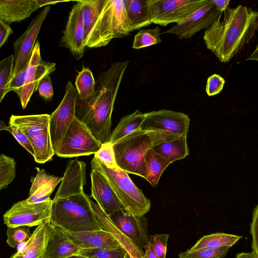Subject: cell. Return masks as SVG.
<instances>
[{
	"instance_id": "cell-1",
	"label": "cell",
	"mask_w": 258,
	"mask_h": 258,
	"mask_svg": "<svg viewBox=\"0 0 258 258\" xmlns=\"http://www.w3.org/2000/svg\"><path fill=\"white\" fill-rule=\"evenodd\" d=\"M207 29L203 39L208 49L221 62H228L254 36L258 12L242 5L228 8Z\"/></svg>"
},
{
	"instance_id": "cell-2",
	"label": "cell",
	"mask_w": 258,
	"mask_h": 258,
	"mask_svg": "<svg viewBox=\"0 0 258 258\" xmlns=\"http://www.w3.org/2000/svg\"><path fill=\"white\" fill-rule=\"evenodd\" d=\"M128 60L114 62L98 77L90 102L76 108L81 120L101 144L109 142L111 135V116L116 95Z\"/></svg>"
},
{
	"instance_id": "cell-3",
	"label": "cell",
	"mask_w": 258,
	"mask_h": 258,
	"mask_svg": "<svg viewBox=\"0 0 258 258\" xmlns=\"http://www.w3.org/2000/svg\"><path fill=\"white\" fill-rule=\"evenodd\" d=\"M83 9L84 45L91 48L107 45L114 38L127 36L125 0H80Z\"/></svg>"
},
{
	"instance_id": "cell-4",
	"label": "cell",
	"mask_w": 258,
	"mask_h": 258,
	"mask_svg": "<svg viewBox=\"0 0 258 258\" xmlns=\"http://www.w3.org/2000/svg\"><path fill=\"white\" fill-rule=\"evenodd\" d=\"M178 137V135L162 131L134 132L113 144L116 164L127 173L145 178V159L148 151L155 145Z\"/></svg>"
},
{
	"instance_id": "cell-5",
	"label": "cell",
	"mask_w": 258,
	"mask_h": 258,
	"mask_svg": "<svg viewBox=\"0 0 258 258\" xmlns=\"http://www.w3.org/2000/svg\"><path fill=\"white\" fill-rule=\"evenodd\" d=\"M50 222L71 232L102 229L91 207V200L85 193L52 200Z\"/></svg>"
},
{
	"instance_id": "cell-6",
	"label": "cell",
	"mask_w": 258,
	"mask_h": 258,
	"mask_svg": "<svg viewBox=\"0 0 258 258\" xmlns=\"http://www.w3.org/2000/svg\"><path fill=\"white\" fill-rule=\"evenodd\" d=\"M92 169L101 172L107 178L124 208L133 215L142 216L149 212L151 201L129 177L128 173L117 167L110 168L94 157Z\"/></svg>"
},
{
	"instance_id": "cell-7",
	"label": "cell",
	"mask_w": 258,
	"mask_h": 258,
	"mask_svg": "<svg viewBox=\"0 0 258 258\" xmlns=\"http://www.w3.org/2000/svg\"><path fill=\"white\" fill-rule=\"evenodd\" d=\"M101 145L86 125L76 116L55 154L63 158L88 156L97 152Z\"/></svg>"
},
{
	"instance_id": "cell-8",
	"label": "cell",
	"mask_w": 258,
	"mask_h": 258,
	"mask_svg": "<svg viewBox=\"0 0 258 258\" xmlns=\"http://www.w3.org/2000/svg\"><path fill=\"white\" fill-rule=\"evenodd\" d=\"M210 0H148L152 23L162 26L178 23Z\"/></svg>"
},
{
	"instance_id": "cell-9",
	"label": "cell",
	"mask_w": 258,
	"mask_h": 258,
	"mask_svg": "<svg viewBox=\"0 0 258 258\" xmlns=\"http://www.w3.org/2000/svg\"><path fill=\"white\" fill-rule=\"evenodd\" d=\"M52 200L31 203L26 200L15 203L4 215L7 227L38 226L50 222Z\"/></svg>"
},
{
	"instance_id": "cell-10",
	"label": "cell",
	"mask_w": 258,
	"mask_h": 258,
	"mask_svg": "<svg viewBox=\"0 0 258 258\" xmlns=\"http://www.w3.org/2000/svg\"><path fill=\"white\" fill-rule=\"evenodd\" d=\"M77 98L76 89L71 81H68L62 100L57 108L50 115L49 129L55 153L76 117Z\"/></svg>"
},
{
	"instance_id": "cell-11",
	"label": "cell",
	"mask_w": 258,
	"mask_h": 258,
	"mask_svg": "<svg viewBox=\"0 0 258 258\" xmlns=\"http://www.w3.org/2000/svg\"><path fill=\"white\" fill-rule=\"evenodd\" d=\"M50 10L49 6L43 9L31 21L26 30L15 42L13 77L27 69L36 42V38Z\"/></svg>"
},
{
	"instance_id": "cell-12",
	"label": "cell",
	"mask_w": 258,
	"mask_h": 258,
	"mask_svg": "<svg viewBox=\"0 0 258 258\" xmlns=\"http://www.w3.org/2000/svg\"><path fill=\"white\" fill-rule=\"evenodd\" d=\"M189 122L188 116L184 113L161 109L145 113L140 130L162 131L187 136Z\"/></svg>"
},
{
	"instance_id": "cell-13",
	"label": "cell",
	"mask_w": 258,
	"mask_h": 258,
	"mask_svg": "<svg viewBox=\"0 0 258 258\" xmlns=\"http://www.w3.org/2000/svg\"><path fill=\"white\" fill-rule=\"evenodd\" d=\"M220 12L212 0L196 10L168 30L161 33H172L179 39H187L203 29L209 28L219 17Z\"/></svg>"
},
{
	"instance_id": "cell-14",
	"label": "cell",
	"mask_w": 258,
	"mask_h": 258,
	"mask_svg": "<svg viewBox=\"0 0 258 258\" xmlns=\"http://www.w3.org/2000/svg\"><path fill=\"white\" fill-rule=\"evenodd\" d=\"M72 7L70 13L66 28L60 40V46L69 49L77 60L81 59L84 54L85 28L83 9L79 1Z\"/></svg>"
},
{
	"instance_id": "cell-15",
	"label": "cell",
	"mask_w": 258,
	"mask_h": 258,
	"mask_svg": "<svg viewBox=\"0 0 258 258\" xmlns=\"http://www.w3.org/2000/svg\"><path fill=\"white\" fill-rule=\"evenodd\" d=\"M56 69L54 62L44 61L41 54L40 43L37 41L26 70L25 82L21 96V105L25 109L30 99L36 90L41 80Z\"/></svg>"
},
{
	"instance_id": "cell-16",
	"label": "cell",
	"mask_w": 258,
	"mask_h": 258,
	"mask_svg": "<svg viewBox=\"0 0 258 258\" xmlns=\"http://www.w3.org/2000/svg\"><path fill=\"white\" fill-rule=\"evenodd\" d=\"M113 223L135 245L144 248L148 243L146 219L136 216L125 209L115 211L109 216Z\"/></svg>"
},
{
	"instance_id": "cell-17",
	"label": "cell",
	"mask_w": 258,
	"mask_h": 258,
	"mask_svg": "<svg viewBox=\"0 0 258 258\" xmlns=\"http://www.w3.org/2000/svg\"><path fill=\"white\" fill-rule=\"evenodd\" d=\"M91 197L108 215L125 209L106 177L96 169L91 172Z\"/></svg>"
},
{
	"instance_id": "cell-18",
	"label": "cell",
	"mask_w": 258,
	"mask_h": 258,
	"mask_svg": "<svg viewBox=\"0 0 258 258\" xmlns=\"http://www.w3.org/2000/svg\"><path fill=\"white\" fill-rule=\"evenodd\" d=\"M86 164L77 159L70 160L60 185L53 200L65 199L85 194L83 187L86 183Z\"/></svg>"
},
{
	"instance_id": "cell-19",
	"label": "cell",
	"mask_w": 258,
	"mask_h": 258,
	"mask_svg": "<svg viewBox=\"0 0 258 258\" xmlns=\"http://www.w3.org/2000/svg\"><path fill=\"white\" fill-rule=\"evenodd\" d=\"M81 249L50 222L46 224V245L43 258H67Z\"/></svg>"
},
{
	"instance_id": "cell-20",
	"label": "cell",
	"mask_w": 258,
	"mask_h": 258,
	"mask_svg": "<svg viewBox=\"0 0 258 258\" xmlns=\"http://www.w3.org/2000/svg\"><path fill=\"white\" fill-rule=\"evenodd\" d=\"M61 1L46 0H1L0 19L10 24L20 22L46 5H55Z\"/></svg>"
},
{
	"instance_id": "cell-21",
	"label": "cell",
	"mask_w": 258,
	"mask_h": 258,
	"mask_svg": "<svg viewBox=\"0 0 258 258\" xmlns=\"http://www.w3.org/2000/svg\"><path fill=\"white\" fill-rule=\"evenodd\" d=\"M61 230L81 249L122 247L112 235L102 229L80 232H71Z\"/></svg>"
},
{
	"instance_id": "cell-22",
	"label": "cell",
	"mask_w": 258,
	"mask_h": 258,
	"mask_svg": "<svg viewBox=\"0 0 258 258\" xmlns=\"http://www.w3.org/2000/svg\"><path fill=\"white\" fill-rule=\"evenodd\" d=\"M91 205L101 229L112 235L133 258H143V250L132 242L97 204L91 201Z\"/></svg>"
},
{
	"instance_id": "cell-23",
	"label": "cell",
	"mask_w": 258,
	"mask_h": 258,
	"mask_svg": "<svg viewBox=\"0 0 258 258\" xmlns=\"http://www.w3.org/2000/svg\"><path fill=\"white\" fill-rule=\"evenodd\" d=\"M36 169L37 173L35 177H31L29 197L26 199L31 203H40L50 199L54 188L62 179L47 173L44 169L37 167Z\"/></svg>"
},
{
	"instance_id": "cell-24",
	"label": "cell",
	"mask_w": 258,
	"mask_h": 258,
	"mask_svg": "<svg viewBox=\"0 0 258 258\" xmlns=\"http://www.w3.org/2000/svg\"><path fill=\"white\" fill-rule=\"evenodd\" d=\"M49 118L48 114L12 115L9 124L19 128L30 140L49 128Z\"/></svg>"
},
{
	"instance_id": "cell-25",
	"label": "cell",
	"mask_w": 258,
	"mask_h": 258,
	"mask_svg": "<svg viewBox=\"0 0 258 258\" xmlns=\"http://www.w3.org/2000/svg\"><path fill=\"white\" fill-rule=\"evenodd\" d=\"M125 10L130 32L152 24L148 0H125Z\"/></svg>"
},
{
	"instance_id": "cell-26",
	"label": "cell",
	"mask_w": 258,
	"mask_h": 258,
	"mask_svg": "<svg viewBox=\"0 0 258 258\" xmlns=\"http://www.w3.org/2000/svg\"><path fill=\"white\" fill-rule=\"evenodd\" d=\"M46 224L37 226L25 247L10 258H43L46 245Z\"/></svg>"
},
{
	"instance_id": "cell-27",
	"label": "cell",
	"mask_w": 258,
	"mask_h": 258,
	"mask_svg": "<svg viewBox=\"0 0 258 258\" xmlns=\"http://www.w3.org/2000/svg\"><path fill=\"white\" fill-rule=\"evenodd\" d=\"M152 149L170 164L189 155L186 136L163 142Z\"/></svg>"
},
{
	"instance_id": "cell-28",
	"label": "cell",
	"mask_w": 258,
	"mask_h": 258,
	"mask_svg": "<svg viewBox=\"0 0 258 258\" xmlns=\"http://www.w3.org/2000/svg\"><path fill=\"white\" fill-rule=\"evenodd\" d=\"M95 81L92 72L88 68H84L76 77V89L78 98L76 108L88 104L95 91Z\"/></svg>"
},
{
	"instance_id": "cell-29",
	"label": "cell",
	"mask_w": 258,
	"mask_h": 258,
	"mask_svg": "<svg viewBox=\"0 0 258 258\" xmlns=\"http://www.w3.org/2000/svg\"><path fill=\"white\" fill-rule=\"evenodd\" d=\"M145 117V113H143L139 110L122 117L112 132L109 142L113 144L121 138L140 130Z\"/></svg>"
},
{
	"instance_id": "cell-30",
	"label": "cell",
	"mask_w": 258,
	"mask_h": 258,
	"mask_svg": "<svg viewBox=\"0 0 258 258\" xmlns=\"http://www.w3.org/2000/svg\"><path fill=\"white\" fill-rule=\"evenodd\" d=\"M242 236L225 233H215L201 238L189 250L203 248L218 249L223 247H231Z\"/></svg>"
},
{
	"instance_id": "cell-31",
	"label": "cell",
	"mask_w": 258,
	"mask_h": 258,
	"mask_svg": "<svg viewBox=\"0 0 258 258\" xmlns=\"http://www.w3.org/2000/svg\"><path fill=\"white\" fill-rule=\"evenodd\" d=\"M145 164V179L156 187L161 175L170 163L151 149L146 157Z\"/></svg>"
},
{
	"instance_id": "cell-32",
	"label": "cell",
	"mask_w": 258,
	"mask_h": 258,
	"mask_svg": "<svg viewBox=\"0 0 258 258\" xmlns=\"http://www.w3.org/2000/svg\"><path fill=\"white\" fill-rule=\"evenodd\" d=\"M30 141L34 152L33 157L36 162L44 163L50 160L55 154L53 149L49 128Z\"/></svg>"
},
{
	"instance_id": "cell-33",
	"label": "cell",
	"mask_w": 258,
	"mask_h": 258,
	"mask_svg": "<svg viewBox=\"0 0 258 258\" xmlns=\"http://www.w3.org/2000/svg\"><path fill=\"white\" fill-rule=\"evenodd\" d=\"M160 31L158 26L140 30L134 36L132 47L139 49L160 43Z\"/></svg>"
},
{
	"instance_id": "cell-34",
	"label": "cell",
	"mask_w": 258,
	"mask_h": 258,
	"mask_svg": "<svg viewBox=\"0 0 258 258\" xmlns=\"http://www.w3.org/2000/svg\"><path fill=\"white\" fill-rule=\"evenodd\" d=\"M14 55H11L0 62V102L10 92V82L13 77Z\"/></svg>"
},
{
	"instance_id": "cell-35",
	"label": "cell",
	"mask_w": 258,
	"mask_h": 258,
	"mask_svg": "<svg viewBox=\"0 0 258 258\" xmlns=\"http://www.w3.org/2000/svg\"><path fill=\"white\" fill-rule=\"evenodd\" d=\"M16 162L14 158L4 154L0 157V189L6 188L16 176Z\"/></svg>"
},
{
	"instance_id": "cell-36",
	"label": "cell",
	"mask_w": 258,
	"mask_h": 258,
	"mask_svg": "<svg viewBox=\"0 0 258 258\" xmlns=\"http://www.w3.org/2000/svg\"><path fill=\"white\" fill-rule=\"evenodd\" d=\"M128 253L123 247L116 248H92L81 249L77 255L86 258H124Z\"/></svg>"
},
{
	"instance_id": "cell-37",
	"label": "cell",
	"mask_w": 258,
	"mask_h": 258,
	"mask_svg": "<svg viewBox=\"0 0 258 258\" xmlns=\"http://www.w3.org/2000/svg\"><path fill=\"white\" fill-rule=\"evenodd\" d=\"M6 233L7 243L13 248L22 243H26L32 235L27 226L8 227Z\"/></svg>"
},
{
	"instance_id": "cell-38",
	"label": "cell",
	"mask_w": 258,
	"mask_h": 258,
	"mask_svg": "<svg viewBox=\"0 0 258 258\" xmlns=\"http://www.w3.org/2000/svg\"><path fill=\"white\" fill-rule=\"evenodd\" d=\"M230 247H223L218 249L203 248L180 252L179 258H222L225 257Z\"/></svg>"
},
{
	"instance_id": "cell-39",
	"label": "cell",
	"mask_w": 258,
	"mask_h": 258,
	"mask_svg": "<svg viewBox=\"0 0 258 258\" xmlns=\"http://www.w3.org/2000/svg\"><path fill=\"white\" fill-rule=\"evenodd\" d=\"M94 157L109 168H115L118 167L113 144L109 142L102 144L99 150L94 154Z\"/></svg>"
},
{
	"instance_id": "cell-40",
	"label": "cell",
	"mask_w": 258,
	"mask_h": 258,
	"mask_svg": "<svg viewBox=\"0 0 258 258\" xmlns=\"http://www.w3.org/2000/svg\"><path fill=\"white\" fill-rule=\"evenodd\" d=\"M0 130H5L9 132L22 146L33 156H34V152L30 141L19 128L11 124H9V125H7L1 120L0 123Z\"/></svg>"
},
{
	"instance_id": "cell-41",
	"label": "cell",
	"mask_w": 258,
	"mask_h": 258,
	"mask_svg": "<svg viewBox=\"0 0 258 258\" xmlns=\"http://www.w3.org/2000/svg\"><path fill=\"white\" fill-rule=\"evenodd\" d=\"M168 234H156L150 236L148 240L158 258H166Z\"/></svg>"
},
{
	"instance_id": "cell-42",
	"label": "cell",
	"mask_w": 258,
	"mask_h": 258,
	"mask_svg": "<svg viewBox=\"0 0 258 258\" xmlns=\"http://www.w3.org/2000/svg\"><path fill=\"white\" fill-rule=\"evenodd\" d=\"M225 81L224 78L218 74H213L210 76L207 81L206 92L209 96L219 94L223 90Z\"/></svg>"
},
{
	"instance_id": "cell-43",
	"label": "cell",
	"mask_w": 258,
	"mask_h": 258,
	"mask_svg": "<svg viewBox=\"0 0 258 258\" xmlns=\"http://www.w3.org/2000/svg\"><path fill=\"white\" fill-rule=\"evenodd\" d=\"M250 226L252 252L255 255H258V205L253 210L252 221Z\"/></svg>"
},
{
	"instance_id": "cell-44",
	"label": "cell",
	"mask_w": 258,
	"mask_h": 258,
	"mask_svg": "<svg viewBox=\"0 0 258 258\" xmlns=\"http://www.w3.org/2000/svg\"><path fill=\"white\" fill-rule=\"evenodd\" d=\"M26 70H24L15 77H13L9 84V90L16 92L20 97L22 94L25 82Z\"/></svg>"
},
{
	"instance_id": "cell-45",
	"label": "cell",
	"mask_w": 258,
	"mask_h": 258,
	"mask_svg": "<svg viewBox=\"0 0 258 258\" xmlns=\"http://www.w3.org/2000/svg\"><path fill=\"white\" fill-rule=\"evenodd\" d=\"M37 90L39 95L45 99L49 100L53 95V90L49 75L45 76L40 82Z\"/></svg>"
},
{
	"instance_id": "cell-46",
	"label": "cell",
	"mask_w": 258,
	"mask_h": 258,
	"mask_svg": "<svg viewBox=\"0 0 258 258\" xmlns=\"http://www.w3.org/2000/svg\"><path fill=\"white\" fill-rule=\"evenodd\" d=\"M13 30L9 25L0 19V47L4 45Z\"/></svg>"
},
{
	"instance_id": "cell-47",
	"label": "cell",
	"mask_w": 258,
	"mask_h": 258,
	"mask_svg": "<svg viewBox=\"0 0 258 258\" xmlns=\"http://www.w3.org/2000/svg\"><path fill=\"white\" fill-rule=\"evenodd\" d=\"M212 1L220 12H223L227 9L230 3L229 0H212Z\"/></svg>"
},
{
	"instance_id": "cell-48",
	"label": "cell",
	"mask_w": 258,
	"mask_h": 258,
	"mask_svg": "<svg viewBox=\"0 0 258 258\" xmlns=\"http://www.w3.org/2000/svg\"><path fill=\"white\" fill-rule=\"evenodd\" d=\"M145 254L143 258H158L154 251L151 243L148 240L147 245L145 247Z\"/></svg>"
},
{
	"instance_id": "cell-49",
	"label": "cell",
	"mask_w": 258,
	"mask_h": 258,
	"mask_svg": "<svg viewBox=\"0 0 258 258\" xmlns=\"http://www.w3.org/2000/svg\"><path fill=\"white\" fill-rule=\"evenodd\" d=\"M235 258H256V256L253 252H241L238 253Z\"/></svg>"
},
{
	"instance_id": "cell-50",
	"label": "cell",
	"mask_w": 258,
	"mask_h": 258,
	"mask_svg": "<svg viewBox=\"0 0 258 258\" xmlns=\"http://www.w3.org/2000/svg\"><path fill=\"white\" fill-rule=\"evenodd\" d=\"M246 60H254L258 62V43L252 53L246 59Z\"/></svg>"
},
{
	"instance_id": "cell-51",
	"label": "cell",
	"mask_w": 258,
	"mask_h": 258,
	"mask_svg": "<svg viewBox=\"0 0 258 258\" xmlns=\"http://www.w3.org/2000/svg\"><path fill=\"white\" fill-rule=\"evenodd\" d=\"M67 258H86V257L81 256V255H72L70 257H68Z\"/></svg>"
},
{
	"instance_id": "cell-52",
	"label": "cell",
	"mask_w": 258,
	"mask_h": 258,
	"mask_svg": "<svg viewBox=\"0 0 258 258\" xmlns=\"http://www.w3.org/2000/svg\"><path fill=\"white\" fill-rule=\"evenodd\" d=\"M124 258H133L128 253H127Z\"/></svg>"
},
{
	"instance_id": "cell-53",
	"label": "cell",
	"mask_w": 258,
	"mask_h": 258,
	"mask_svg": "<svg viewBox=\"0 0 258 258\" xmlns=\"http://www.w3.org/2000/svg\"><path fill=\"white\" fill-rule=\"evenodd\" d=\"M256 258H258V255H256Z\"/></svg>"
}]
</instances>
